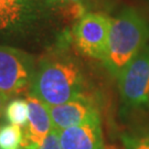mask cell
<instances>
[{
	"label": "cell",
	"mask_w": 149,
	"mask_h": 149,
	"mask_svg": "<svg viewBox=\"0 0 149 149\" xmlns=\"http://www.w3.org/2000/svg\"><path fill=\"white\" fill-rule=\"evenodd\" d=\"M85 77L79 62L65 55H52L36 66L29 93L49 106L84 95Z\"/></svg>",
	"instance_id": "cell-1"
},
{
	"label": "cell",
	"mask_w": 149,
	"mask_h": 149,
	"mask_svg": "<svg viewBox=\"0 0 149 149\" xmlns=\"http://www.w3.org/2000/svg\"><path fill=\"white\" fill-rule=\"evenodd\" d=\"M149 22L137 9L124 8L112 19L108 45L102 61L109 74L117 79L129 62L149 44Z\"/></svg>",
	"instance_id": "cell-2"
},
{
	"label": "cell",
	"mask_w": 149,
	"mask_h": 149,
	"mask_svg": "<svg viewBox=\"0 0 149 149\" xmlns=\"http://www.w3.org/2000/svg\"><path fill=\"white\" fill-rule=\"evenodd\" d=\"M123 105L128 109H149V44L118 75Z\"/></svg>",
	"instance_id": "cell-3"
},
{
	"label": "cell",
	"mask_w": 149,
	"mask_h": 149,
	"mask_svg": "<svg viewBox=\"0 0 149 149\" xmlns=\"http://www.w3.org/2000/svg\"><path fill=\"white\" fill-rule=\"evenodd\" d=\"M36 60L21 49L0 45V92L12 96L29 90Z\"/></svg>",
	"instance_id": "cell-4"
},
{
	"label": "cell",
	"mask_w": 149,
	"mask_h": 149,
	"mask_svg": "<svg viewBox=\"0 0 149 149\" xmlns=\"http://www.w3.org/2000/svg\"><path fill=\"white\" fill-rule=\"evenodd\" d=\"M112 18L100 12H87L75 22L71 32L72 41L82 54L103 61L108 45Z\"/></svg>",
	"instance_id": "cell-5"
},
{
	"label": "cell",
	"mask_w": 149,
	"mask_h": 149,
	"mask_svg": "<svg viewBox=\"0 0 149 149\" xmlns=\"http://www.w3.org/2000/svg\"><path fill=\"white\" fill-rule=\"evenodd\" d=\"M48 9L40 3L22 0H0V40H10L26 33Z\"/></svg>",
	"instance_id": "cell-6"
},
{
	"label": "cell",
	"mask_w": 149,
	"mask_h": 149,
	"mask_svg": "<svg viewBox=\"0 0 149 149\" xmlns=\"http://www.w3.org/2000/svg\"><path fill=\"white\" fill-rule=\"evenodd\" d=\"M48 109L53 128L59 132L100 116L96 103L85 94L60 105H48Z\"/></svg>",
	"instance_id": "cell-7"
},
{
	"label": "cell",
	"mask_w": 149,
	"mask_h": 149,
	"mask_svg": "<svg viewBox=\"0 0 149 149\" xmlns=\"http://www.w3.org/2000/svg\"><path fill=\"white\" fill-rule=\"evenodd\" d=\"M26 98L29 105V119L27 125L22 128L21 147L38 149L43 139L53 129V125L47 104L30 93Z\"/></svg>",
	"instance_id": "cell-8"
},
{
	"label": "cell",
	"mask_w": 149,
	"mask_h": 149,
	"mask_svg": "<svg viewBox=\"0 0 149 149\" xmlns=\"http://www.w3.org/2000/svg\"><path fill=\"white\" fill-rule=\"evenodd\" d=\"M59 133L62 149H105L101 116Z\"/></svg>",
	"instance_id": "cell-9"
},
{
	"label": "cell",
	"mask_w": 149,
	"mask_h": 149,
	"mask_svg": "<svg viewBox=\"0 0 149 149\" xmlns=\"http://www.w3.org/2000/svg\"><path fill=\"white\" fill-rule=\"evenodd\" d=\"M3 118L6 123H10L23 128L29 119V105L27 98L16 97L8 102L5 108Z\"/></svg>",
	"instance_id": "cell-10"
},
{
	"label": "cell",
	"mask_w": 149,
	"mask_h": 149,
	"mask_svg": "<svg viewBox=\"0 0 149 149\" xmlns=\"http://www.w3.org/2000/svg\"><path fill=\"white\" fill-rule=\"evenodd\" d=\"M22 128L10 123L0 124V149H18L21 147Z\"/></svg>",
	"instance_id": "cell-11"
},
{
	"label": "cell",
	"mask_w": 149,
	"mask_h": 149,
	"mask_svg": "<svg viewBox=\"0 0 149 149\" xmlns=\"http://www.w3.org/2000/svg\"><path fill=\"white\" fill-rule=\"evenodd\" d=\"M120 139L124 149H149V135L123 134Z\"/></svg>",
	"instance_id": "cell-12"
},
{
	"label": "cell",
	"mask_w": 149,
	"mask_h": 149,
	"mask_svg": "<svg viewBox=\"0 0 149 149\" xmlns=\"http://www.w3.org/2000/svg\"><path fill=\"white\" fill-rule=\"evenodd\" d=\"M38 149H62L61 141H60V133L56 129H52L43 139L41 145Z\"/></svg>",
	"instance_id": "cell-13"
},
{
	"label": "cell",
	"mask_w": 149,
	"mask_h": 149,
	"mask_svg": "<svg viewBox=\"0 0 149 149\" xmlns=\"http://www.w3.org/2000/svg\"><path fill=\"white\" fill-rule=\"evenodd\" d=\"M10 97L11 96L7 95L5 93L0 92V120L1 118L3 117V113H5V108L8 104V102L10 101Z\"/></svg>",
	"instance_id": "cell-14"
},
{
	"label": "cell",
	"mask_w": 149,
	"mask_h": 149,
	"mask_svg": "<svg viewBox=\"0 0 149 149\" xmlns=\"http://www.w3.org/2000/svg\"><path fill=\"white\" fill-rule=\"evenodd\" d=\"M65 2H68V3H75V5H83V6H86L88 5V2H90L91 0H64Z\"/></svg>",
	"instance_id": "cell-15"
},
{
	"label": "cell",
	"mask_w": 149,
	"mask_h": 149,
	"mask_svg": "<svg viewBox=\"0 0 149 149\" xmlns=\"http://www.w3.org/2000/svg\"><path fill=\"white\" fill-rule=\"evenodd\" d=\"M18 149H26V148H22V147H21V148H20V147H19V148H18Z\"/></svg>",
	"instance_id": "cell-16"
}]
</instances>
